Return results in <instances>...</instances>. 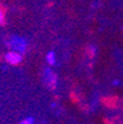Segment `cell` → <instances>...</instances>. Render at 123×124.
Segmentation results:
<instances>
[{
  "instance_id": "obj_3",
  "label": "cell",
  "mask_w": 123,
  "mask_h": 124,
  "mask_svg": "<svg viewBox=\"0 0 123 124\" xmlns=\"http://www.w3.org/2000/svg\"><path fill=\"white\" fill-rule=\"evenodd\" d=\"M5 59L9 64L16 65V64H19L22 61V54L19 53V52H16V51H11L6 54Z\"/></svg>"
},
{
  "instance_id": "obj_5",
  "label": "cell",
  "mask_w": 123,
  "mask_h": 124,
  "mask_svg": "<svg viewBox=\"0 0 123 124\" xmlns=\"http://www.w3.org/2000/svg\"><path fill=\"white\" fill-rule=\"evenodd\" d=\"M19 124H33V117H27L26 120H23V121H21Z\"/></svg>"
},
{
  "instance_id": "obj_4",
  "label": "cell",
  "mask_w": 123,
  "mask_h": 124,
  "mask_svg": "<svg viewBox=\"0 0 123 124\" xmlns=\"http://www.w3.org/2000/svg\"><path fill=\"white\" fill-rule=\"evenodd\" d=\"M46 60L50 65L56 64V54H54V52H49L46 55Z\"/></svg>"
},
{
  "instance_id": "obj_2",
  "label": "cell",
  "mask_w": 123,
  "mask_h": 124,
  "mask_svg": "<svg viewBox=\"0 0 123 124\" xmlns=\"http://www.w3.org/2000/svg\"><path fill=\"white\" fill-rule=\"evenodd\" d=\"M44 81H46V84L48 85L49 89L54 90L57 86V75L54 74V72L51 69L47 68L44 70Z\"/></svg>"
},
{
  "instance_id": "obj_6",
  "label": "cell",
  "mask_w": 123,
  "mask_h": 124,
  "mask_svg": "<svg viewBox=\"0 0 123 124\" xmlns=\"http://www.w3.org/2000/svg\"><path fill=\"white\" fill-rule=\"evenodd\" d=\"M3 22H5V12L0 8V24H3Z\"/></svg>"
},
{
  "instance_id": "obj_1",
  "label": "cell",
  "mask_w": 123,
  "mask_h": 124,
  "mask_svg": "<svg viewBox=\"0 0 123 124\" xmlns=\"http://www.w3.org/2000/svg\"><path fill=\"white\" fill-rule=\"evenodd\" d=\"M8 46H10L13 51L22 54L27 50V40L20 38V37H13V38H11L10 41L8 42Z\"/></svg>"
}]
</instances>
